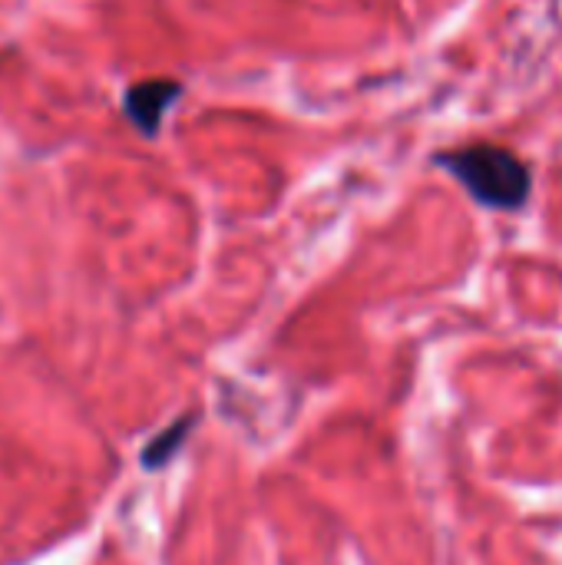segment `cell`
I'll return each mask as SVG.
<instances>
[{"mask_svg": "<svg viewBox=\"0 0 562 565\" xmlns=\"http://www.w3.org/2000/svg\"><path fill=\"white\" fill-rule=\"evenodd\" d=\"M437 162L487 209H520L530 199V169L503 146L474 142L441 152Z\"/></svg>", "mask_w": 562, "mask_h": 565, "instance_id": "cell-1", "label": "cell"}, {"mask_svg": "<svg viewBox=\"0 0 562 565\" xmlns=\"http://www.w3.org/2000/svg\"><path fill=\"white\" fill-rule=\"evenodd\" d=\"M179 96V83H169V79H149V83H139L129 89L126 96V109L129 116L146 129V132H156L162 113L169 109V103Z\"/></svg>", "mask_w": 562, "mask_h": 565, "instance_id": "cell-2", "label": "cell"}, {"mask_svg": "<svg viewBox=\"0 0 562 565\" xmlns=\"http://www.w3.org/2000/svg\"><path fill=\"white\" fill-rule=\"evenodd\" d=\"M185 427H189V420H182V424H176V427H169L146 454H142V463L146 467H159V463H166V457L182 444V437H185Z\"/></svg>", "mask_w": 562, "mask_h": 565, "instance_id": "cell-3", "label": "cell"}]
</instances>
